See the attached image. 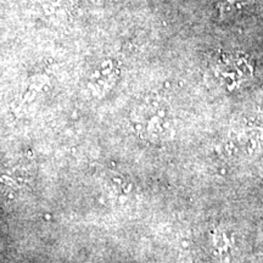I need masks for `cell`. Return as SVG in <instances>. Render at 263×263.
Returning a JSON list of instances; mask_svg holds the SVG:
<instances>
[{
	"label": "cell",
	"instance_id": "6da1fadb",
	"mask_svg": "<svg viewBox=\"0 0 263 263\" xmlns=\"http://www.w3.org/2000/svg\"><path fill=\"white\" fill-rule=\"evenodd\" d=\"M254 0H227L224 4L222 5L223 10H230L232 6H241V5H246L249 4V3H252Z\"/></svg>",
	"mask_w": 263,
	"mask_h": 263
}]
</instances>
